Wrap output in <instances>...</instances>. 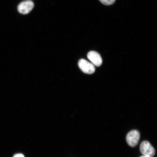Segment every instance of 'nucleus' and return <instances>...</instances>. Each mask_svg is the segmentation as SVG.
I'll return each mask as SVG.
<instances>
[{"instance_id": "6e6552de", "label": "nucleus", "mask_w": 157, "mask_h": 157, "mask_svg": "<svg viewBox=\"0 0 157 157\" xmlns=\"http://www.w3.org/2000/svg\"><path fill=\"white\" fill-rule=\"evenodd\" d=\"M140 157H150L143 156H141Z\"/></svg>"}, {"instance_id": "f03ea898", "label": "nucleus", "mask_w": 157, "mask_h": 157, "mask_svg": "<svg viewBox=\"0 0 157 157\" xmlns=\"http://www.w3.org/2000/svg\"><path fill=\"white\" fill-rule=\"evenodd\" d=\"M140 138V133L138 131H131L127 135L126 139L129 146L134 147L137 146Z\"/></svg>"}, {"instance_id": "0eeeda50", "label": "nucleus", "mask_w": 157, "mask_h": 157, "mask_svg": "<svg viewBox=\"0 0 157 157\" xmlns=\"http://www.w3.org/2000/svg\"><path fill=\"white\" fill-rule=\"evenodd\" d=\"M13 157H25V156L22 154H19L14 155Z\"/></svg>"}, {"instance_id": "7ed1b4c3", "label": "nucleus", "mask_w": 157, "mask_h": 157, "mask_svg": "<svg viewBox=\"0 0 157 157\" xmlns=\"http://www.w3.org/2000/svg\"><path fill=\"white\" fill-rule=\"evenodd\" d=\"M78 65L84 73L93 74L95 71V68L94 65L84 59H81L78 63Z\"/></svg>"}, {"instance_id": "f257e3e1", "label": "nucleus", "mask_w": 157, "mask_h": 157, "mask_svg": "<svg viewBox=\"0 0 157 157\" xmlns=\"http://www.w3.org/2000/svg\"><path fill=\"white\" fill-rule=\"evenodd\" d=\"M140 149L141 153L144 156L153 157L155 154V149L147 141H144L141 143Z\"/></svg>"}, {"instance_id": "423d86ee", "label": "nucleus", "mask_w": 157, "mask_h": 157, "mask_svg": "<svg viewBox=\"0 0 157 157\" xmlns=\"http://www.w3.org/2000/svg\"><path fill=\"white\" fill-rule=\"evenodd\" d=\"M103 4L105 5H110L114 3L115 0H99Z\"/></svg>"}, {"instance_id": "20e7f679", "label": "nucleus", "mask_w": 157, "mask_h": 157, "mask_svg": "<svg viewBox=\"0 0 157 157\" xmlns=\"http://www.w3.org/2000/svg\"><path fill=\"white\" fill-rule=\"evenodd\" d=\"M34 6V3L30 1L22 2L19 5L17 9L21 14H27L32 11Z\"/></svg>"}, {"instance_id": "1a4fd4ad", "label": "nucleus", "mask_w": 157, "mask_h": 157, "mask_svg": "<svg viewBox=\"0 0 157 157\" xmlns=\"http://www.w3.org/2000/svg\"><path fill=\"white\" fill-rule=\"evenodd\" d=\"M27 1H30V0H27Z\"/></svg>"}, {"instance_id": "39448f33", "label": "nucleus", "mask_w": 157, "mask_h": 157, "mask_svg": "<svg viewBox=\"0 0 157 157\" xmlns=\"http://www.w3.org/2000/svg\"><path fill=\"white\" fill-rule=\"evenodd\" d=\"M87 57L94 66L99 67L102 63V59L100 54L95 51H91L88 52Z\"/></svg>"}]
</instances>
